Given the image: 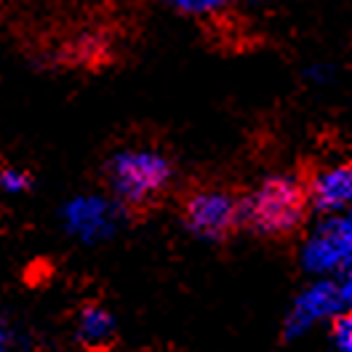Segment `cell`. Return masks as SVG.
Instances as JSON below:
<instances>
[{
  "label": "cell",
  "instance_id": "12",
  "mask_svg": "<svg viewBox=\"0 0 352 352\" xmlns=\"http://www.w3.org/2000/svg\"><path fill=\"white\" fill-rule=\"evenodd\" d=\"M8 342H11V331L6 326V318L0 315V352L8 350Z\"/></svg>",
  "mask_w": 352,
  "mask_h": 352
},
{
  "label": "cell",
  "instance_id": "10",
  "mask_svg": "<svg viewBox=\"0 0 352 352\" xmlns=\"http://www.w3.org/2000/svg\"><path fill=\"white\" fill-rule=\"evenodd\" d=\"M331 342L336 352H352V307L342 309L331 320Z\"/></svg>",
  "mask_w": 352,
  "mask_h": 352
},
{
  "label": "cell",
  "instance_id": "11",
  "mask_svg": "<svg viewBox=\"0 0 352 352\" xmlns=\"http://www.w3.org/2000/svg\"><path fill=\"white\" fill-rule=\"evenodd\" d=\"M30 190V174L16 166H0V192L3 195H22Z\"/></svg>",
  "mask_w": 352,
  "mask_h": 352
},
{
  "label": "cell",
  "instance_id": "1",
  "mask_svg": "<svg viewBox=\"0 0 352 352\" xmlns=\"http://www.w3.org/2000/svg\"><path fill=\"white\" fill-rule=\"evenodd\" d=\"M243 224L264 238H280L294 232L309 208L307 187L288 174H275L262 179L245 198Z\"/></svg>",
  "mask_w": 352,
  "mask_h": 352
},
{
  "label": "cell",
  "instance_id": "7",
  "mask_svg": "<svg viewBox=\"0 0 352 352\" xmlns=\"http://www.w3.org/2000/svg\"><path fill=\"white\" fill-rule=\"evenodd\" d=\"M309 206L323 217L352 208V163H333L320 168L307 184Z\"/></svg>",
  "mask_w": 352,
  "mask_h": 352
},
{
  "label": "cell",
  "instance_id": "8",
  "mask_svg": "<svg viewBox=\"0 0 352 352\" xmlns=\"http://www.w3.org/2000/svg\"><path fill=\"white\" fill-rule=\"evenodd\" d=\"M75 336L88 350H102L115 339V318L102 305H86L75 318Z\"/></svg>",
  "mask_w": 352,
  "mask_h": 352
},
{
  "label": "cell",
  "instance_id": "2",
  "mask_svg": "<svg viewBox=\"0 0 352 352\" xmlns=\"http://www.w3.org/2000/svg\"><path fill=\"white\" fill-rule=\"evenodd\" d=\"M171 160L153 147H129L112 155L107 182L115 200L129 208H147L171 187Z\"/></svg>",
  "mask_w": 352,
  "mask_h": 352
},
{
  "label": "cell",
  "instance_id": "5",
  "mask_svg": "<svg viewBox=\"0 0 352 352\" xmlns=\"http://www.w3.org/2000/svg\"><path fill=\"white\" fill-rule=\"evenodd\" d=\"M344 307L342 294L333 278H315L288 309L286 333L288 336H302L309 329L320 326L323 320H333Z\"/></svg>",
  "mask_w": 352,
  "mask_h": 352
},
{
  "label": "cell",
  "instance_id": "9",
  "mask_svg": "<svg viewBox=\"0 0 352 352\" xmlns=\"http://www.w3.org/2000/svg\"><path fill=\"white\" fill-rule=\"evenodd\" d=\"M174 11L192 19H217L232 8L235 0H166Z\"/></svg>",
  "mask_w": 352,
  "mask_h": 352
},
{
  "label": "cell",
  "instance_id": "4",
  "mask_svg": "<svg viewBox=\"0 0 352 352\" xmlns=\"http://www.w3.org/2000/svg\"><path fill=\"white\" fill-rule=\"evenodd\" d=\"M352 262V208L320 221L302 248V264L315 278H336Z\"/></svg>",
  "mask_w": 352,
  "mask_h": 352
},
{
  "label": "cell",
  "instance_id": "3",
  "mask_svg": "<svg viewBox=\"0 0 352 352\" xmlns=\"http://www.w3.org/2000/svg\"><path fill=\"white\" fill-rule=\"evenodd\" d=\"M182 219L200 241H224L243 224L241 198L221 187H198L182 203Z\"/></svg>",
  "mask_w": 352,
  "mask_h": 352
},
{
  "label": "cell",
  "instance_id": "6",
  "mask_svg": "<svg viewBox=\"0 0 352 352\" xmlns=\"http://www.w3.org/2000/svg\"><path fill=\"white\" fill-rule=\"evenodd\" d=\"M118 200L99 198V195H80L65 206V227L69 235L86 243L110 238L118 224Z\"/></svg>",
  "mask_w": 352,
  "mask_h": 352
}]
</instances>
